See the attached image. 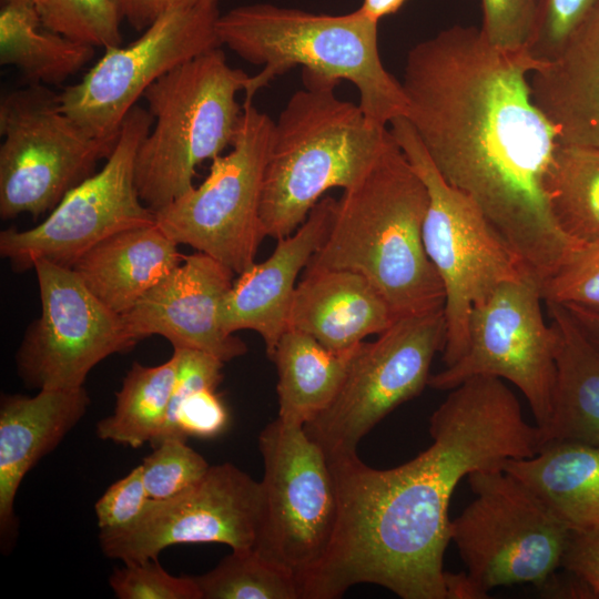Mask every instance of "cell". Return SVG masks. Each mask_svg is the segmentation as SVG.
Listing matches in <instances>:
<instances>
[{
	"label": "cell",
	"instance_id": "obj_43",
	"mask_svg": "<svg viewBox=\"0 0 599 599\" xmlns=\"http://www.w3.org/2000/svg\"><path fill=\"white\" fill-rule=\"evenodd\" d=\"M1 1L4 2V1H8V0H1Z\"/></svg>",
	"mask_w": 599,
	"mask_h": 599
},
{
	"label": "cell",
	"instance_id": "obj_34",
	"mask_svg": "<svg viewBox=\"0 0 599 599\" xmlns=\"http://www.w3.org/2000/svg\"><path fill=\"white\" fill-rule=\"evenodd\" d=\"M109 583L119 599H203L194 576H173L158 559L124 564L112 572Z\"/></svg>",
	"mask_w": 599,
	"mask_h": 599
},
{
	"label": "cell",
	"instance_id": "obj_35",
	"mask_svg": "<svg viewBox=\"0 0 599 599\" xmlns=\"http://www.w3.org/2000/svg\"><path fill=\"white\" fill-rule=\"evenodd\" d=\"M544 0H481L480 30L489 43L508 52H526Z\"/></svg>",
	"mask_w": 599,
	"mask_h": 599
},
{
	"label": "cell",
	"instance_id": "obj_38",
	"mask_svg": "<svg viewBox=\"0 0 599 599\" xmlns=\"http://www.w3.org/2000/svg\"><path fill=\"white\" fill-rule=\"evenodd\" d=\"M150 495L146 490L142 466L113 483L94 505L101 531H111L133 525L144 512Z\"/></svg>",
	"mask_w": 599,
	"mask_h": 599
},
{
	"label": "cell",
	"instance_id": "obj_4",
	"mask_svg": "<svg viewBox=\"0 0 599 599\" xmlns=\"http://www.w3.org/2000/svg\"><path fill=\"white\" fill-rule=\"evenodd\" d=\"M378 23L359 9L345 14L315 13L272 3L240 6L220 16L217 34L243 60L263 65L248 78L244 103L275 78L295 67L302 71L354 84L367 121L387 128L405 116L400 84L384 67Z\"/></svg>",
	"mask_w": 599,
	"mask_h": 599
},
{
	"label": "cell",
	"instance_id": "obj_28",
	"mask_svg": "<svg viewBox=\"0 0 599 599\" xmlns=\"http://www.w3.org/2000/svg\"><path fill=\"white\" fill-rule=\"evenodd\" d=\"M177 368V356L158 366L133 363L116 393L113 414L97 424V436L139 448L156 443L164 427Z\"/></svg>",
	"mask_w": 599,
	"mask_h": 599
},
{
	"label": "cell",
	"instance_id": "obj_5",
	"mask_svg": "<svg viewBox=\"0 0 599 599\" xmlns=\"http://www.w3.org/2000/svg\"><path fill=\"white\" fill-rule=\"evenodd\" d=\"M302 80L274 121L264 173L261 220L275 240L291 235L327 191L361 177L389 138L336 95L338 81L304 71Z\"/></svg>",
	"mask_w": 599,
	"mask_h": 599
},
{
	"label": "cell",
	"instance_id": "obj_21",
	"mask_svg": "<svg viewBox=\"0 0 599 599\" xmlns=\"http://www.w3.org/2000/svg\"><path fill=\"white\" fill-rule=\"evenodd\" d=\"M529 85L559 143L599 146V0Z\"/></svg>",
	"mask_w": 599,
	"mask_h": 599
},
{
	"label": "cell",
	"instance_id": "obj_2",
	"mask_svg": "<svg viewBox=\"0 0 599 599\" xmlns=\"http://www.w3.org/2000/svg\"><path fill=\"white\" fill-rule=\"evenodd\" d=\"M432 445L388 469L357 454L328 459L337 490L334 532L318 565L302 580V599H336L358 583L403 599H448L444 554L449 501L458 483L502 469L544 445L502 379L468 378L450 389L429 419Z\"/></svg>",
	"mask_w": 599,
	"mask_h": 599
},
{
	"label": "cell",
	"instance_id": "obj_33",
	"mask_svg": "<svg viewBox=\"0 0 599 599\" xmlns=\"http://www.w3.org/2000/svg\"><path fill=\"white\" fill-rule=\"evenodd\" d=\"M544 302L599 309V233L583 242L541 285Z\"/></svg>",
	"mask_w": 599,
	"mask_h": 599
},
{
	"label": "cell",
	"instance_id": "obj_7",
	"mask_svg": "<svg viewBox=\"0 0 599 599\" xmlns=\"http://www.w3.org/2000/svg\"><path fill=\"white\" fill-rule=\"evenodd\" d=\"M389 124L428 191L423 242L444 287L443 361L449 366L467 349L473 308L501 283L529 273L480 207L440 176L408 120L398 116Z\"/></svg>",
	"mask_w": 599,
	"mask_h": 599
},
{
	"label": "cell",
	"instance_id": "obj_30",
	"mask_svg": "<svg viewBox=\"0 0 599 599\" xmlns=\"http://www.w3.org/2000/svg\"><path fill=\"white\" fill-rule=\"evenodd\" d=\"M194 578L203 599H302L296 576L254 547L232 550L215 568Z\"/></svg>",
	"mask_w": 599,
	"mask_h": 599
},
{
	"label": "cell",
	"instance_id": "obj_19",
	"mask_svg": "<svg viewBox=\"0 0 599 599\" xmlns=\"http://www.w3.org/2000/svg\"><path fill=\"white\" fill-rule=\"evenodd\" d=\"M335 206L336 199L323 196L291 235L276 240L273 253L265 261L238 274L220 309L221 325L227 333L256 332L271 357L287 331L298 275L325 242Z\"/></svg>",
	"mask_w": 599,
	"mask_h": 599
},
{
	"label": "cell",
	"instance_id": "obj_15",
	"mask_svg": "<svg viewBox=\"0 0 599 599\" xmlns=\"http://www.w3.org/2000/svg\"><path fill=\"white\" fill-rule=\"evenodd\" d=\"M217 2L170 10L126 47L104 49L75 84L60 93L63 112L90 135L116 142L146 89L177 65L221 47Z\"/></svg>",
	"mask_w": 599,
	"mask_h": 599
},
{
	"label": "cell",
	"instance_id": "obj_10",
	"mask_svg": "<svg viewBox=\"0 0 599 599\" xmlns=\"http://www.w3.org/2000/svg\"><path fill=\"white\" fill-rule=\"evenodd\" d=\"M0 134L2 220L52 211L115 145L84 131L63 112L60 94L43 84L2 95Z\"/></svg>",
	"mask_w": 599,
	"mask_h": 599
},
{
	"label": "cell",
	"instance_id": "obj_27",
	"mask_svg": "<svg viewBox=\"0 0 599 599\" xmlns=\"http://www.w3.org/2000/svg\"><path fill=\"white\" fill-rule=\"evenodd\" d=\"M94 47L47 29L32 0H8L0 10V63L31 84H60L93 57Z\"/></svg>",
	"mask_w": 599,
	"mask_h": 599
},
{
	"label": "cell",
	"instance_id": "obj_36",
	"mask_svg": "<svg viewBox=\"0 0 599 599\" xmlns=\"http://www.w3.org/2000/svg\"><path fill=\"white\" fill-rule=\"evenodd\" d=\"M229 412L216 389L202 388L186 395L166 416L154 447L165 439L212 438L229 425Z\"/></svg>",
	"mask_w": 599,
	"mask_h": 599
},
{
	"label": "cell",
	"instance_id": "obj_40",
	"mask_svg": "<svg viewBox=\"0 0 599 599\" xmlns=\"http://www.w3.org/2000/svg\"><path fill=\"white\" fill-rule=\"evenodd\" d=\"M122 19L135 30L143 31L165 12L189 6L219 0H113Z\"/></svg>",
	"mask_w": 599,
	"mask_h": 599
},
{
	"label": "cell",
	"instance_id": "obj_18",
	"mask_svg": "<svg viewBox=\"0 0 599 599\" xmlns=\"http://www.w3.org/2000/svg\"><path fill=\"white\" fill-rule=\"evenodd\" d=\"M234 274L202 252L183 256L176 268L122 314L129 333L136 341L160 335L173 347L197 349L223 363L246 354L245 343L220 321Z\"/></svg>",
	"mask_w": 599,
	"mask_h": 599
},
{
	"label": "cell",
	"instance_id": "obj_41",
	"mask_svg": "<svg viewBox=\"0 0 599 599\" xmlns=\"http://www.w3.org/2000/svg\"><path fill=\"white\" fill-rule=\"evenodd\" d=\"M564 306H566L581 331L599 347V309L577 304Z\"/></svg>",
	"mask_w": 599,
	"mask_h": 599
},
{
	"label": "cell",
	"instance_id": "obj_22",
	"mask_svg": "<svg viewBox=\"0 0 599 599\" xmlns=\"http://www.w3.org/2000/svg\"><path fill=\"white\" fill-rule=\"evenodd\" d=\"M396 319L380 293L361 274L344 270L303 271L287 329L305 333L334 352L379 335Z\"/></svg>",
	"mask_w": 599,
	"mask_h": 599
},
{
	"label": "cell",
	"instance_id": "obj_29",
	"mask_svg": "<svg viewBox=\"0 0 599 599\" xmlns=\"http://www.w3.org/2000/svg\"><path fill=\"white\" fill-rule=\"evenodd\" d=\"M544 191L560 230L583 243L599 233V146L557 143Z\"/></svg>",
	"mask_w": 599,
	"mask_h": 599
},
{
	"label": "cell",
	"instance_id": "obj_1",
	"mask_svg": "<svg viewBox=\"0 0 599 599\" xmlns=\"http://www.w3.org/2000/svg\"><path fill=\"white\" fill-rule=\"evenodd\" d=\"M526 52L454 24L415 44L400 81L405 118L440 176L483 211L541 285L582 244L557 225L544 179L558 143L531 97Z\"/></svg>",
	"mask_w": 599,
	"mask_h": 599
},
{
	"label": "cell",
	"instance_id": "obj_11",
	"mask_svg": "<svg viewBox=\"0 0 599 599\" xmlns=\"http://www.w3.org/2000/svg\"><path fill=\"white\" fill-rule=\"evenodd\" d=\"M153 123L134 105L103 167L72 187L39 225L0 233V254L18 271L39 260L72 267L89 250L119 232L155 223L135 186V158Z\"/></svg>",
	"mask_w": 599,
	"mask_h": 599
},
{
	"label": "cell",
	"instance_id": "obj_13",
	"mask_svg": "<svg viewBox=\"0 0 599 599\" xmlns=\"http://www.w3.org/2000/svg\"><path fill=\"white\" fill-rule=\"evenodd\" d=\"M264 475L263 520L254 548L300 581L318 565L337 519V490L328 458L304 426L278 418L258 436Z\"/></svg>",
	"mask_w": 599,
	"mask_h": 599
},
{
	"label": "cell",
	"instance_id": "obj_25",
	"mask_svg": "<svg viewBox=\"0 0 599 599\" xmlns=\"http://www.w3.org/2000/svg\"><path fill=\"white\" fill-rule=\"evenodd\" d=\"M557 337L552 412L544 444L572 440L599 446V347L566 306L545 302Z\"/></svg>",
	"mask_w": 599,
	"mask_h": 599
},
{
	"label": "cell",
	"instance_id": "obj_39",
	"mask_svg": "<svg viewBox=\"0 0 599 599\" xmlns=\"http://www.w3.org/2000/svg\"><path fill=\"white\" fill-rule=\"evenodd\" d=\"M561 567L599 598V528L570 532Z\"/></svg>",
	"mask_w": 599,
	"mask_h": 599
},
{
	"label": "cell",
	"instance_id": "obj_31",
	"mask_svg": "<svg viewBox=\"0 0 599 599\" xmlns=\"http://www.w3.org/2000/svg\"><path fill=\"white\" fill-rule=\"evenodd\" d=\"M43 26L94 48L121 45V16L113 0H32Z\"/></svg>",
	"mask_w": 599,
	"mask_h": 599
},
{
	"label": "cell",
	"instance_id": "obj_12",
	"mask_svg": "<svg viewBox=\"0 0 599 599\" xmlns=\"http://www.w3.org/2000/svg\"><path fill=\"white\" fill-rule=\"evenodd\" d=\"M446 341L444 307L396 318L363 342L332 404L304 426L328 459L357 454V445L384 417L418 396Z\"/></svg>",
	"mask_w": 599,
	"mask_h": 599
},
{
	"label": "cell",
	"instance_id": "obj_3",
	"mask_svg": "<svg viewBox=\"0 0 599 599\" xmlns=\"http://www.w3.org/2000/svg\"><path fill=\"white\" fill-rule=\"evenodd\" d=\"M428 201L426 184L389 132L377 159L336 200L328 235L305 270L361 274L396 318L444 307L423 242Z\"/></svg>",
	"mask_w": 599,
	"mask_h": 599
},
{
	"label": "cell",
	"instance_id": "obj_37",
	"mask_svg": "<svg viewBox=\"0 0 599 599\" xmlns=\"http://www.w3.org/2000/svg\"><path fill=\"white\" fill-rule=\"evenodd\" d=\"M597 0H544L526 54L536 69L552 60Z\"/></svg>",
	"mask_w": 599,
	"mask_h": 599
},
{
	"label": "cell",
	"instance_id": "obj_17",
	"mask_svg": "<svg viewBox=\"0 0 599 599\" xmlns=\"http://www.w3.org/2000/svg\"><path fill=\"white\" fill-rule=\"evenodd\" d=\"M264 511L261 481L231 463L210 466L187 490L151 499L131 526L101 531L102 552L124 564L158 559L165 548L183 544H224L232 550L255 547Z\"/></svg>",
	"mask_w": 599,
	"mask_h": 599
},
{
	"label": "cell",
	"instance_id": "obj_6",
	"mask_svg": "<svg viewBox=\"0 0 599 599\" xmlns=\"http://www.w3.org/2000/svg\"><path fill=\"white\" fill-rule=\"evenodd\" d=\"M250 75L232 68L221 47L167 72L143 94L154 125L135 158V186L153 212L191 190L196 166L232 146Z\"/></svg>",
	"mask_w": 599,
	"mask_h": 599
},
{
	"label": "cell",
	"instance_id": "obj_16",
	"mask_svg": "<svg viewBox=\"0 0 599 599\" xmlns=\"http://www.w3.org/2000/svg\"><path fill=\"white\" fill-rule=\"evenodd\" d=\"M33 268L41 314L17 352L18 373L39 390L83 387L95 365L139 341L122 315L98 300L71 267L39 260Z\"/></svg>",
	"mask_w": 599,
	"mask_h": 599
},
{
	"label": "cell",
	"instance_id": "obj_8",
	"mask_svg": "<svg viewBox=\"0 0 599 599\" xmlns=\"http://www.w3.org/2000/svg\"><path fill=\"white\" fill-rule=\"evenodd\" d=\"M474 500L449 532L478 599L501 586H542L561 567L571 530L504 469L467 476Z\"/></svg>",
	"mask_w": 599,
	"mask_h": 599
},
{
	"label": "cell",
	"instance_id": "obj_23",
	"mask_svg": "<svg viewBox=\"0 0 599 599\" xmlns=\"http://www.w3.org/2000/svg\"><path fill=\"white\" fill-rule=\"evenodd\" d=\"M177 246L154 223L111 235L71 268L98 300L122 315L180 265Z\"/></svg>",
	"mask_w": 599,
	"mask_h": 599
},
{
	"label": "cell",
	"instance_id": "obj_32",
	"mask_svg": "<svg viewBox=\"0 0 599 599\" xmlns=\"http://www.w3.org/2000/svg\"><path fill=\"white\" fill-rule=\"evenodd\" d=\"M141 466L146 490L153 500L169 499L187 490L210 468L204 457L182 439L163 440Z\"/></svg>",
	"mask_w": 599,
	"mask_h": 599
},
{
	"label": "cell",
	"instance_id": "obj_24",
	"mask_svg": "<svg viewBox=\"0 0 599 599\" xmlns=\"http://www.w3.org/2000/svg\"><path fill=\"white\" fill-rule=\"evenodd\" d=\"M502 469L571 531L599 528V446L548 441L531 457L507 460Z\"/></svg>",
	"mask_w": 599,
	"mask_h": 599
},
{
	"label": "cell",
	"instance_id": "obj_14",
	"mask_svg": "<svg viewBox=\"0 0 599 599\" xmlns=\"http://www.w3.org/2000/svg\"><path fill=\"white\" fill-rule=\"evenodd\" d=\"M541 301L540 285L529 274L498 285L471 311L464 355L430 376L428 385L450 390L476 376L505 379L524 394L544 429L552 412L557 337Z\"/></svg>",
	"mask_w": 599,
	"mask_h": 599
},
{
	"label": "cell",
	"instance_id": "obj_9",
	"mask_svg": "<svg viewBox=\"0 0 599 599\" xmlns=\"http://www.w3.org/2000/svg\"><path fill=\"white\" fill-rule=\"evenodd\" d=\"M274 121L252 103L243 112L225 155L212 160L205 180L155 213L174 242L217 260L235 274L255 263L266 237L261 200Z\"/></svg>",
	"mask_w": 599,
	"mask_h": 599
},
{
	"label": "cell",
	"instance_id": "obj_20",
	"mask_svg": "<svg viewBox=\"0 0 599 599\" xmlns=\"http://www.w3.org/2000/svg\"><path fill=\"white\" fill-rule=\"evenodd\" d=\"M90 405L84 386L41 389L34 396L3 395L0 402V536L8 550L18 531L14 500L20 484L55 449Z\"/></svg>",
	"mask_w": 599,
	"mask_h": 599
},
{
	"label": "cell",
	"instance_id": "obj_42",
	"mask_svg": "<svg viewBox=\"0 0 599 599\" xmlns=\"http://www.w3.org/2000/svg\"><path fill=\"white\" fill-rule=\"evenodd\" d=\"M405 1L406 0H363V3L358 9L366 17L379 22L382 18L396 13Z\"/></svg>",
	"mask_w": 599,
	"mask_h": 599
},
{
	"label": "cell",
	"instance_id": "obj_26",
	"mask_svg": "<svg viewBox=\"0 0 599 599\" xmlns=\"http://www.w3.org/2000/svg\"><path fill=\"white\" fill-rule=\"evenodd\" d=\"M361 344L334 352L305 333L284 332L270 357L277 370V418L305 426L325 410L337 396Z\"/></svg>",
	"mask_w": 599,
	"mask_h": 599
}]
</instances>
